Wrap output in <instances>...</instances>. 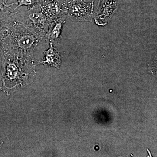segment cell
<instances>
[{"instance_id": "cell-1", "label": "cell", "mask_w": 157, "mask_h": 157, "mask_svg": "<svg viewBox=\"0 0 157 157\" xmlns=\"http://www.w3.org/2000/svg\"><path fill=\"white\" fill-rule=\"evenodd\" d=\"M10 22L2 39L0 52L13 56L34 59V51L43 39L14 19Z\"/></svg>"}, {"instance_id": "cell-3", "label": "cell", "mask_w": 157, "mask_h": 157, "mask_svg": "<svg viewBox=\"0 0 157 157\" xmlns=\"http://www.w3.org/2000/svg\"><path fill=\"white\" fill-rule=\"evenodd\" d=\"M25 12H14V19L44 39L52 23L42 12L40 2Z\"/></svg>"}, {"instance_id": "cell-12", "label": "cell", "mask_w": 157, "mask_h": 157, "mask_svg": "<svg viewBox=\"0 0 157 157\" xmlns=\"http://www.w3.org/2000/svg\"><path fill=\"white\" fill-rule=\"evenodd\" d=\"M82 1H84L85 2H94L96 0H82Z\"/></svg>"}, {"instance_id": "cell-4", "label": "cell", "mask_w": 157, "mask_h": 157, "mask_svg": "<svg viewBox=\"0 0 157 157\" xmlns=\"http://www.w3.org/2000/svg\"><path fill=\"white\" fill-rule=\"evenodd\" d=\"M67 16L76 22H92L95 17L94 2H85L82 0H67Z\"/></svg>"}, {"instance_id": "cell-5", "label": "cell", "mask_w": 157, "mask_h": 157, "mask_svg": "<svg viewBox=\"0 0 157 157\" xmlns=\"http://www.w3.org/2000/svg\"><path fill=\"white\" fill-rule=\"evenodd\" d=\"M123 0H99L94 8V21L96 24L104 26L110 21L117 12Z\"/></svg>"}, {"instance_id": "cell-13", "label": "cell", "mask_w": 157, "mask_h": 157, "mask_svg": "<svg viewBox=\"0 0 157 157\" xmlns=\"http://www.w3.org/2000/svg\"><path fill=\"white\" fill-rule=\"evenodd\" d=\"M40 1V2H45V1H55V0H39Z\"/></svg>"}, {"instance_id": "cell-10", "label": "cell", "mask_w": 157, "mask_h": 157, "mask_svg": "<svg viewBox=\"0 0 157 157\" xmlns=\"http://www.w3.org/2000/svg\"><path fill=\"white\" fill-rule=\"evenodd\" d=\"M40 2H41L39 0H17L15 2L11 3L10 4L11 6L14 5H16L17 6L12 11H14L21 6H27L28 9H29Z\"/></svg>"}, {"instance_id": "cell-9", "label": "cell", "mask_w": 157, "mask_h": 157, "mask_svg": "<svg viewBox=\"0 0 157 157\" xmlns=\"http://www.w3.org/2000/svg\"><path fill=\"white\" fill-rule=\"evenodd\" d=\"M14 11H0V46L2 39L5 36L8 25L13 17Z\"/></svg>"}, {"instance_id": "cell-11", "label": "cell", "mask_w": 157, "mask_h": 157, "mask_svg": "<svg viewBox=\"0 0 157 157\" xmlns=\"http://www.w3.org/2000/svg\"><path fill=\"white\" fill-rule=\"evenodd\" d=\"M9 0H0V11H10L11 4L8 3Z\"/></svg>"}, {"instance_id": "cell-14", "label": "cell", "mask_w": 157, "mask_h": 157, "mask_svg": "<svg viewBox=\"0 0 157 157\" xmlns=\"http://www.w3.org/2000/svg\"><path fill=\"white\" fill-rule=\"evenodd\" d=\"M2 141L0 139V148H1V147H2Z\"/></svg>"}, {"instance_id": "cell-2", "label": "cell", "mask_w": 157, "mask_h": 157, "mask_svg": "<svg viewBox=\"0 0 157 157\" xmlns=\"http://www.w3.org/2000/svg\"><path fill=\"white\" fill-rule=\"evenodd\" d=\"M2 66L0 74V89L7 90L29 84L35 75V60L1 53Z\"/></svg>"}, {"instance_id": "cell-7", "label": "cell", "mask_w": 157, "mask_h": 157, "mask_svg": "<svg viewBox=\"0 0 157 157\" xmlns=\"http://www.w3.org/2000/svg\"><path fill=\"white\" fill-rule=\"evenodd\" d=\"M66 18H62L54 21L51 25L44 39L47 42L57 44L62 39V32Z\"/></svg>"}, {"instance_id": "cell-6", "label": "cell", "mask_w": 157, "mask_h": 157, "mask_svg": "<svg viewBox=\"0 0 157 157\" xmlns=\"http://www.w3.org/2000/svg\"><path fill=\"white\" fill-rule=\"evenodd\" d=\"M40 6L43 14L51 22L67 17L68 8L67 0L41 2Z\"/></svg>"}, {"instance_id": "cell-8", "label": "cell", "mask_w": 157, "mask_h": 157, "mask_svg": "<svg viewBox=\"0 0 157 157\" xmlns=\"http://www.w3.org/2000/svg\"><path fill=\"white\" fill-rule=\"evenodd\" d=\"M44 59L40 64L59 69L62 64L61 58L59 53L55 48L51 42L49 43V47L44 52Z\"/></svg>"}]
</instances>
